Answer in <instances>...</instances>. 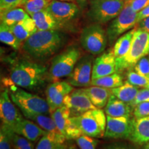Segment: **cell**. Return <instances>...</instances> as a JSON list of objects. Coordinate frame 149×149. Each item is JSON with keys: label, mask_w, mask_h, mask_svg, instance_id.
Segmentation results:
<instances>
[{"label": "cell", "mask_w": 149, "mask_h": 149, "mask_svg": "<svg viewBox=\"0 0 149 149\" xmlns=\"http://www.w3.org/2000/svg\"><path fill=\"white\" fill-rule=\"evenodd\" d=\"M64 42V35L57 30L37 31L24 42L22 50L32 59L42 61L57 53Z\"/></svg>", "instance_id": "1"}, {"label": "cell", "mask_w": 149, "mask_h": 149, "mask_svg": "<svg viewBox=\"0 0 149 149\" xmlns=\"http://www.w3.org/2000/svg\"><path fill=\"white\" fill-rule=\"evenodd\" d=\"M48 79L47 67L29 60H20L11 68L10 80L20 88L35 91L42 87Z\"/></svg>", "instance_id": "2"}, {"label": "cell", "mask_w": 149, "mask_h": 149, "mask_svg": "<svg viewBox=\"0 0 149 149\" xmlns=\"http://www.w3.org/2000/svg\"><path fill=\"white\" fill-rule=\"evenodd\" d=\"M149 54V33L140 29H135L133 42L127 55L116 59L117 72L133 68L139 59Z\"/></svg>", "instance_id": "3"}, {"label": "cell", "mask_w": 149, "mask_h": 149, "mask_svg": "<svg viewBox=\"0 0 149 149\" xmlns=\"http://www.w3.org/2000/svg\"><path fill=\"white\" fill-rule=\"evenodd\" d=\"M83 135L94 138L104 137L107 127V115L102 109H94L78 116L72 117Z\"/></svg>", "instance_id": "4"}, {"label": "cell", "mask_w": 149, "mask_h": 149, "mask_svg": "<svg viewBox=\"0 0 149 149\" xmlns=\"http://www.w3.org/2000/svg\"><path fill=\"white\" fill-rule=\"evenodd\" d=\"M10 96L22 113H37L48 115L51 113L46 100L40 96L14 86L10 89Z\"/></svg>", "instance_id": "5"}, {"label": "cell", "mask_w": 149, "mask_h": 149, "mask_svg": "<svg viewBox=\"0 0 149 149\" xmlns=\"http://www.w3.org/2000/svg\"><path fill=\"white\" fill-rule=\"evenodd\" d=\"M80 55L79 50L72 46L56 55L52 60L48 70V79L53 82L69 76L81 57Z\"/></svg>", "instance_id": "6"}, {"label": "cell", "mask_w": 149, "mask_h": 149, "mask_svg": "<svg viewBox=\"0 0 149 149\" xmlns=\"http://www.w3.org/2000/svg\"><path fill=\"white\" fill-rule=\"evenodd\" d=\"M125 0H92L88 15L97 24H106L120 13Z\"/></svg>", "instance_id": "7"}, {"label": "cell", "mask_w": 149, "mask_h": 149, "mask_svg": "<svg viewBox=\"0 0 149 149\" xmlns=\"http://www.w3.org/2000/svg\"><path fill=\"white\" fill-rule=\"evenodd\" d=\"M80 42L86 51L91 55H99L107 46V33L100 24H91L83 29Z\"/></svg>", "instance_id": "8"}, {"label": "cell", "mask_w": 149, "mask_h": 149, "mask_svg": "<svg viewBox=\"0 0 149 149\" xmlns=\"http://www.w3.org/2000/svg\"><path fill=\"white\" fill-rule=\"evenodd\" d=\"M137 24V13L130 8L127 3L120 13L115 17L108 27V41L111 44L115 42L120 35L130 31Z\"/></svg>", "instance_id": "9"}, {"label": "cell", "mask_w": 149, "mask_h": 149, "mask_svg": "<svg viewBox=\"0 0 149 149\" xmlns=\"http://www.w3.org/2000/svg\"><path fill=\"white\" fill-rule=\"evenodd\" d=\"M93 61L91 55L80 57L71 73L67 77L66 81L74 87H87L91 85Z\"/></svg>", "instance_id": "10"}, {"label": "cell", "mask_w": 149, "mask_h": 149, "mask_svg": "<svg viewBox=\"0 0 149 149\" xmlns=\"http://www.w3.org/2000/svg\"><path fill=\"white\" fill-rule=\"evenodd\" d=\"M134 119L130 117H113L107 115L105 138L129 139L133 129Z\"/></svg>", "instance_id": "11"}, {"label": "cell", "mask_w": 149, "mask_h": 149, "mask_svg": "<svg viewBox=\"0 0 149 149\" xmlns=\"http://www.w3.org/2000/svg\"><path fill=\"white\" fill-rule=\"evenodd\" d=\"M64 105L70 111L71 117L78 116L89 110L97 109L83 88L74 89L66 96Z\"/></svg>", "instance_id": "12"}, {"label": "cell", "mask_w": 149, "mask_h": 149, "mask_svg": "<svg viewBox=\"0 0 149 149\" xmlns=\"http://www.w3.org/2000/svg\"><path fill=\"white\" fill-rule=\"evenodd\" d=\"M73 90V86L67 81H53L48 86L46 90V101L51 113L64 105V98Z\"/></svg>", "instance_id": "13"}, {"label": "cell", "mask_w": 149, "mask_h": 149, "mask_svg": "<svg viewBox=\"0 0 149 149\" xmlns=\"http://www.w3.org/2000/svg\"><path fill=\"white\" fill-rule=\"evenodd\" d=\"M15 106L9 95L8 89L2 91L0 96V117L1 124L12 128L17 122L22 117Z\"/></svg>", "instance_id": "14"}, {"label": "cell", "mask_w": 149, "mask_h": 149, "mask_svg": "<svg viewBox=\"0 0 149 149\" xmlns=\"http://www.w3.org/2000/svg\"><path fill=\"white\" fill-rule=\"evenodd\" d=\"M46 9L59 24L70 21L79 13L77 5L71 1H54Z\"/></svg>", "instance_id": "15"}, {"label": "cell", "mask_w": 149, "mask_h": 149, "mask_svg": "<svg viewBox=\"0 0 149 149\" xmlns=\"http://www.w3.org/2000/svg\"><path fill=\"white\" fill-rule=\"evenodd\" d=\"M117 72L116 58L113 51L104 53L94 59L92 79L104 77Z\"/></svg>", "instance_id": "16"}, {"label": "cell", "mask_w": 149, "mask_h": 149, "mask_svg": "<svg viewBox=\"0 0 149 149\" xmlns=\"http://www.w3.org/2000/svg\"><path fill=\"white\" fill-rule=\"evenodd\" d=\"M13 130L15 133L23 136L33 142L37 141L46 133V131L43 130L33 121L26 117L20 118L15 124Z\"/></svg>", "instance_id": "17"}, {"label": "cell", "mask_w": 149, "mask_h": 149, "mask_svg": "<svg viewBox=\"0 0 149 149\" xmlns=\"http://www.w3.org/2000/svg\"><path fill=\"white\" fill-rule=\"evenodd\" d=\"M104 111L107 115L113 117H130L132 113H133V108L112 94Z\"/></svg>", "instance_id": "18"}, {"label": "cell", "mask_w": 149, "mask_h": 149, "mask_svg": "<svg viewBox=\"0 0 149 149\" xmlns=\"http://www.w3.org/2000/svg\"><path fill=\"white\" fill-rule=\"evenodd\" d=\"M129 140L138 145L149 141V116L134 119L133 129Z\"/></svg>", "instance_id": "19"}, {"label": "cell", "mask_w": 149, "mask_h": 149, "mask_svg": "<svg viewBox=\"0 0 149 149\" xmlns=\"http://www.w3.org/2000/svg\"><path fill=\"white\" fill-rule=\"evenodd\" d=\"M83 89L97 109H102L105 107L112 95L111 89L97 86L92 85L91 86L84 88Z\"/></svg>", "instance_id": "20"}, {"label": "cell", "mask_w": 149, "mask_h": 149, "mask_svg": "<svg viewBox=\"0 0 149 149\" xmlns=\"http://www.w3.org/2000/svg\"><path fill=\"white\" fill-rule=\"evenodd\" d=\"M23 115L26 118L33 121L45 131L53 133L58 137H64V135L59 131L52 117L48 116V115L37 113H24Z\"/></svg>", "instance_id": "21"}, {"label": "cell", "mask_w": 149, "mask_h": 149, "mask_svg": "<svg viewBox=\"0 0 149 149\" xmlns=\"http://www.w3.org/2000/svg\"><path fill=\"white\" fill-rule=\"evenodd\" d=\"M38 31H49L57 30L59 27V24L52 15L47 9L39 11L31 15Z\"/></svg>", "instance_id": "22"}, {"label": "cell", "mask_w": 149, "mask_h": 149, "mask_svg": "<svg viewBox=\"0 0 149 149\" xmlns=\"http://www.w3.org/2000/svg\"><path fill=\"white\" fill-rule=\"evenodd\" d=\"M10 28L17 38L22 42H25L29 37L38 31L31 17L19 22Z\"/></svg>", "instance_id": "23"}, {"label": "cell", "mask_w": 149, "mask_h": 149, "mask_svg": "<svg viewBox=\"0 0 149 149\" xmlns=\"http://www.w3.org/2000/svg\"><path fill=\"white\" fill-rule=\"evenodd\" d=\"M138 87L130 84L128 81H125L124 84L117 88H112V94L121 101L131 105L139 91Z\"/></svg>", "instance_id": "24"}, {"label": "cell", "mask_w": 149, "mask_h": 149, "mask_svg": "<svg viewBox=\"0 0 149 149\" xmlns=\"http://www.w3.org/2000/svg\"><path fill=\"white\" fill-rule=\"evenodd\" d=\"M135 31V29L130 30L117 39L113 50L115 58H122L127 55L131 46Z\"/></svg>", "instance_id": "25"}, {"label": "cell", "mask_w": 149, "mask_h": 149, "mask_svg": "<svg viewBox=\"0 0 149 149\" xmlns=\"http://www.w3.org/2000/svg\"><path fill=\"white\" fill-rule=\"evenodd\" d=\"M31 17L29 13L21 8H15L11 10L1 12V24L12 27L19 22Z\"/></svg>", "instance_id": "26"}, {"label": "cell", "mask_w": 149, "mask_h": 149, "mask_svg": "<svg viewBox=\"0 0 149 149\" xmlns=\"http://www.w3.org/2000/svg\"><path fill=\"white\" fill-rule=\"evenodd\" d=\"M123 84H124L123 77L118 72H115L104 77L92 79L91 82V85L97 86L109 89L117 88Z\"/></svg>", "instance_id": "27"}, {"label": "cell", "mask_w": 149, "mask_h": 149, "mask_svg": "<svg viewBox=\"0 0 149 149\" xmlns=\"http://www.w3.org/2000/svg\"><path fill=\"white\" fill-rule=\"evenodd\" d=\"M65 137H58L53 133L46 132L40 139L35 149H57L66 140Z\"/></svg>", "instance_id": "28"}, {"label": "cell", "mask_w": 149, "mask_h": 149, "mask_svg": "<svg viewBox=\"0 0 149 149\" xmlns=\"http://www.w3.org/2000/svg\"><path fill=\"white\" fill-rule=\"evenodd\" d=\"M51 114L59 131L65 137V129H66L67 121L71 117L70 111L66 106L63 105L56 109Z\"/></svg>", "instance_id": "29"}, {"label": "cell", "mask_w": 149, "mask_h": 149, "mask_svg": "<svg viewBox=\"0 0 149 149\" xmlns=\"http://www.w3.org/2000/svg\"><path fill=\"white\" fill-rule=\"evenodd\" d=\"M0 40L15 50H18L22 44V42L17 38L11 28L3 24L0 26Z\"/></svg>", "instance_id": "30"}, {"label": "cell", "mask_w": 149, "mask_h": 149, "mask_svg": "<svg viewBox=\"0 0 149 149\" xmlns=\"http://www.w3.org/2000/svg\"><path fill=\"white\" fill-rule=\"evenodd\" d=\"M54 1H72L74 0H27L24 5L25 10L29 13L30 16L31 15L39 12V11L46 9L51 2Z\"/></svg>", "instance_id": "31"}, {"label": "cell", "mask_w": 149, "mask_h": 149, "mask_svg": "<svg viewBox=\"0 0 149 149\" xmlns=\"http://www.w3.org/2000/svg\"><path fill=\"white\" fill-rule=\"evenodd\" d=\"M12 128L1 124L0 130V149H14L13 145Z\"/></svg>", "instance_id": "32"}, {"label": "cell", "mask_w": 149, "mask_h": 149, "mask_svg": "<svg viewBox=\"0 0 149 149\" xmlns=\"http://www.w3.org/2000/svg\"><path fill=\"white\" fill-rule=\"evenodd\" d=\"M126 79V81L138 88H146L149 84V78L139 74L138 72L135 71L133 68H130L128 70Z\"/></svg>", "instance_id": "33"}, {"label": "cell", "mask_w": 149, "mask_h": 149, "mask_svg": "<svg viewBox=\"0 0 149 149\" xmlns=\"http://www.w3.org/2000/svg\"><path fill=\"white\" fill-rule=\"evenodd\" d=\"M83 133L80 130L77 124L74 122L72 117L67 121L66 129H65V137L66 139H76L82 135Z\"/></svg>", "instance_id": "34"}, {"label": "cell", "mask_w": 149, "mask_h": 149, "mask_svg": "<svg viewBox=\"0 0 149 149\" xmlns=\"http://www.w3.org/2000/svg\"><path fill=\"white\" fill-rule=\"evenodd\" d=\"M14 149H34V144L23 136L13 132L12 135Z\"/></svg>", "instance_id": "35"}, {"label": "cell", "mask_w": 149, "mask_h": 149, "mask_svg": "<svg viewBox=\"0 0 149 149\" xmlns=\"http://www.w3.org/2000/svg\"><path fill=\"white\" fill-rule=\"evenodd\" d=\"M80 149H96L99 141L94 137L82 135L75 139Z\"/></svg>", "instance_id": "36"}, {"label": "cell", "mask_w": 149, "mask_h": 149, "mask_svg": "<svg viewBox=\"0 0 149 149\" xmlns=\"http://www.w3.org/2000/svg\"><path fill=\"white\" fill-rule=\"evenodd\" d=\"M132 68L139 74L149 78V56H145L139 59Z\"/></svg>", "instance_id": "37"}, {"label": "cell", "mask_w": 149, "mask_h": 149, "mask_svg": "<svg viewBox=\"0 0 149 149\" xmlns=\"http://www.w3.org/2000/svg\"><path fill=\"white\" fill-rule=\"evenodd\" d=\"M99 149H139L135 145L126 141H114L102 144Z\"/></svg>", "instance_id": "38"}, {"label": "cell", "mask_w": 149, "mask_h": 149, "mask_svg": "<svg viewBox=\"0 0 149 149\" xmlns=\"http://www.w3.org/2000/svg\"><path fill=\"white\" fill-rule=\"evenodd\" d=\"M27 0H0L1 12L18 8L20 6H24Z\"/></svg>", "instance_id": "39"}, {"label": "cell", "mask_w": 149, "mask_h": 149, "mask_svg": "<svg viewBox=\"0 0 149 149\" xmlns=\"http://www.w3.org/2000/svg\"><path fill=\"white\" fill-rule=\"evenodd\" d=\"M133 114L135 119L149 116V102H141L136 105L133 109Z\"/></svg>", "instance_id": "40"}, {"label": "cell", "mask_w": 149, "mask_h": 149, "mask_svg": "<svg viewBox=\"0 0 149 149\" xmlns=\"http://www.w3.org/2000/svg\"><path fill=\"white\" fill-rule=\"evenodd\" d=\"M149 102V88H147V87L139 89L137 94V96H136L135 99L130 106L134 109L136 105L141 103V102Z\"/></svg>", "instance_id": "41"}, {"label": "cell", "mask_w": 149, "mask_h": 149, "mask_svg": "<svg viewBox=\"0 0 149 149\" xmlns=\"http://www.w3.org/2000/svg\"><path fill=\"white\" fill-rule=\"evenodd\" d=\"M126 3H127L135 12L139 13L149 5V0H128Z\"/></svg>", "instance_id": "42"}, {"label": "cell", "mask_w": 149, "mask_h": 149, "mask_svg": "<svg viewBox=\"0 0 149 149\" xmlns=\"http://www.w3.org/2000/svg\"><path fill=\"white\" fill-rule=\"evenodd\" d=\"M148 17H149V5L147 6L143 10L137 13V23Z\"/></svg>", "instance_id": "43"}, {"label": "cell", "mask_w": 149, "mask_h": 149, "mask_svg": "<svg viewBox=\"0 0 149 149\" xmlns=\"http://www.w3.org/2000/svg\"><path fill=\"white\" fill-rule=\"evenodd\" d=\"M137 24L139 25V29L143 30V31L149 33V17L141 20Z\"/></svg>", "instance_id": "44"}, {"label": "cell", "mask_w": 149, "mask_h": 149, "mask_svg": "<svg viewBox=\"0 0 149 149\" xmlns=\"http://www.w3.org/2000/svg\"><path fill=\"white\" fill-rule=\"evenodd\" d=\"M61 149H75V148H74L73 147L67 146V145H64V146H63V148H61Z\"/></svg>", "instance_id": "45"}, {"label": "cell", "mask_w": 149, "mask_h": 149, "mask_svg": "<svg viewBox=\"0 0 149 149\" xmlns=\"http://www.w3.org/2000/svg\"><path fill=\"white\" fill-rule=\"evenodd\" d=\"M143 149H149V141L146 142V144H144V147H143Z\"/></svg>", "instance_id": "46"}, {"label": "cell", "mask_w": 149, "mask_h": 149, "mask_svg": "<svg viewBox=\"0 0 149 149\" xmlns=\"http://www.w3.org/2000/svg\"><path fill=\"white\" fill-rule=\"evenodd\" d=\"M147 88H149V84H148V86H147Z\"/></svg>", "instance_id": "47"}, {"label": "cell", "mask_w": 149, "mask_h": 149, "mask_svg": "<svg viewBox=\"0 0 149 149\" xmlns=\"http://www.w3.org/2000/svg\"><path fill=\"white\" fill-rule=\"evenodd\" d=\"M125 1H128V0H125Z\"/></svg>", "instance_id": "48"}, {"label": "cell", "mask_w": 149, "mask_h": 149, "mask_svg": "<svg viewBox=\"0 0 149 149\" xmlns=\"http://www.w3.org/2000/svg\"><path fill=\"white\" fill-rule=\"evenodd\" d=\"M148 56H149V54H148Z\"/></svg>", "instance_id": "49"}]
</instances>
